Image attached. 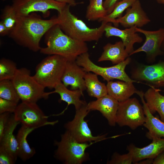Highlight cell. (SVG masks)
Instances as JSON below:
<instances>
[{"instance_id": "7a4b0ae2", "label": "cell", "mask_w": 164, "mask_h": 164, "mask_svg": "<svg viewBox=\"0 0 164 164\" xmlns=\"http://www.w3.org/2000/svg\"><path fill=\"white\" fill-rule=\"evenodd\" d=\"M46 46L41 48V53L61 56L68 61H75L81 54L88 52L86 42L71 38L65 33L58 24L51 27L44 35Z\"/></svg>"}, {"instance_id": "5b68a950", "label": "cell", "mask_w": 164, "mask_h": 164, "mask_svg": "<svg viewBox=\"0 0 164 164\" xmlns=\"http://www.w3.org/2000/svg\"><path fill=\"white\" fill-rule=\"evenodd\" d=\"M67 60L56 55H50L37 66L34 78L45 88H54L61 82Z\"/></svg>"}, {"instance_id": "b9f144b4", "label": "cell", "mask_w": 164, "mask_h": 164, "mask_svg": "<svg viewBox=\"0 0 164 164\" xmlns=\"http://www.w3.org/2000/svg\"><path fill=\"white\" fill-rule=\"evenodd\" d=\"M161 49L162 51L163 52V53H164V39L162 43Z\"/></svg>"}, {"instance_id": "7bdbcfd3", "label": "cell", "mask_w": 164, "mask_h": 164, "mask_svg": "<svg viewBox=\"0 0 164 164\" xmlns=\"http://www.w3.org/2000/svg\"><path fill=\"white\" fill-rule=\"evenodd\" d=\"M2 0L3 1H5L6 0Z\"/></svg>"}, {"instance_id": "277c9868", "label": "cell", "mask_w": 164, "mask_h": 164, "mask_svg": "<svg viewBox=\"0 0 164 164\" xmlns=\"http://www.w3.org/2000/svg\"><path fill=\"white\" fill-rule=\"evenodd\" d=\"M95 142H79L66 130L61 135L60 141L54 142L57 149L54 156L65 164H81L89 160V154L85 151Z\"/></svg>"}, {"instance_id": "484cf974", "label": "cell", "mask_w": 164, "mask_h": 164, "mask_svg": "<svg viewBox=\"0 0 164 164\" xmlns=\"http://www.w3.org/2000/svg\"><path fill=\"white\" fill-rule=\"evenodd\" d=\"M84 79L86 90L90 96L97 99L108 94L106 85L99 80L96 74L87 72Z\"/></svg>"}, {"instance_id": "5bb4252c", "label": "cell", "mask_w": 164, "mask_h": 164, "mask_svg": "<svg viewBox=\"0 0 164 164\" xmlns=\"http://www.w3.org/2000/svg\"><path fill=\"white\" fill-rule=\"evenodd\" d=\"M124 16L117 19L114 26L120 24L126 28L136 26L141 27L149 23L151 20L143 9L139 0H137L132 5L126 10Z\"/></svg>"}, {"instance_id": "9c48e42d", "label": "cell", "mask_w": 164, "mask_h": 164, "mask_svg": "<svg viewBox=\"0 0 164 164\" xmlns=\"http://www.w3.org/2000/svg\"><path fill=\"white\" fill-rule=\"evenodd\" d=\"M87 104L76 110L74 118L65 123L64 128L79 142H97L107 139L106 134L96 136L92 135L88 125L87 121L85 120L90 112L87 108Z\"/></svg>"}, {"instance_id": "ab89813d", "label": "cell", "mask_w": 164, "mask_h": 164, "mask_svg": "<svg viewBox=\"0 0 164 164\" xmlns=\"http://www.w3.org/2000/svg\"><path fill=\"white\" fill-rule=\"evenodd\" d=\"M145 160H143L140 161L137 164H153L154 159H145Z\"/></svg>"}, {"instance_id": "ffe728a7", "label": "cell", "mask_w": 164, "mask_h": 164, "mask_svg": "<svg viewBox=\"0 0 164 164\" xmlns=\"http://www.w3.org/2000/svg\"><path fill=\"white\" fill-rule=\"evenodd\" d=\"M20 123L15 119L14 114L10 115L3 134L0 138V147L9 151L16 160L18 157V142L13 132Z\"/></svg>"}, {"instance_id": "9a60e30c", "label": "cell", "mask_w": 164, "mask_h": 164, "mask_svg": "<svg viewBox=\"0 0 164 164\" xmlns=\"http://www.w3.org/2000/svg\"><path fill=\"white\" fill-rule=\"evenodd\" d=\"M119 102L108 94L90 102L87 104L88 110L100 112L107 120L108 124L114 126L116 124V114Z\"/></svg>"}, {"instance_id": "2e32d148", "label": "cell", "mask_w": 164, "mask_h": 164, "mask_svg": "<svg viewBox=\"0 0 164 164\" xmlns=\"http://www.w3.org/2000/svg\"><path fill=\"white\" fill-rule=\"evenodd\" d=\"M136 27L134 26L124 29H120L112 26L111 23H107L104 27L105 35L107 38L112 36L120 38L129 55L134 50V44L136 43H140L143 41L142 37L136 31Z\"/></svg>"}, {"instance_id": "d6a6232c", "label": "cell", "mask_w": 164, "mask_h": 164, "mask_svg": "<svg viewBox=\"0 0 164 164\" xmlns=\"http://www.w3.org/2000/svg\"><path fill=\"white\" fill-rule=\"evenodd\" d=\"M18 104L0 97V114L6 112L14 113Z\"/></svg>"}, {"instance_id": "d4e9b609", "label": "cell", "mask_w": 164, "mask_h": 164, "mask_svg": "<svg viewBox=\"0 0 164 164\" xmlns=\"http://www.w3.org/2000/svg\"><path fill=\"white\" fill-rule=\"evenodd\" d=\"M159 89L151 87L144 94L146 104L152 114L157 112L162 121L164 122V96Z\"/></svg>"}, {"instance_id": "7c38bea8", "label": "cell", "mask_w": 164, "mask_h": 164, "mask_svg": "<svg viewBox=\"0 0 164 164\" xmlns=\"http://www.w3.org/2000/svg\"><path fill=\"white\" fill-rule=\"evenodd\" d=\"M135 29L137 32L143 34L145 39L143 45L134 50L129 55V56L143 52L146 54V59L148 62H154L157 56L164 53L161 47L164 39V28H160L155 31H150L136 27Z\"/></svg>"}, {"instance_id": "e575fe53", "label": "cell", "mask_w": 164, "mask_h": 164, "mask_svg": "<svg viewBox=\"0 0 164 164\" xmlns=\"http://www.w3.org/2000/svg\"><path fill=\"white\" fill-rule=\"evenodd\" d=\"M10 116V113L9 112L0 114V138L3 134Z\"/></svg>"}, {"instance_id": "4fadbf2b", "label": "cell", "mask_w": 164, "mask_h": 164, "mask_svg": "<svg viewBox=\"0 0 164 164\" xmlns=\"http://www.w3.org/2000/svg\"><path fill=\"white\" fill-rule=\"evenodd\" d=\"M66 4L55 0H13L12 5L17 16H20L38 12L45 15L50 9L59 12Z\"/></svg>"}, {"instance_id": "83f0119b", "label": "cell", "mask_w": 164, "mask_h": 164, "mask_svg": "<svg viewBox=\"0 0 164 164\" xmlns=\"http://www.w3.org/2000/svg\"><path fill=\"white\" fill-rule=\"evenodd\" d=\"M103 0H89L86 14L89 21L98 20L108 14L103 6Z\"/></svg>"}, {"instance_id": "8d00e7d4", "label": "cell", "mask_w": 164, "mask_h": 164, "mask_svg": "<svg viewBox=\"0 0 164 164\" xmlns=\"http://www.w3.org/2000/svg\"><path fill=\"white\" fill-rule=\"evenodd\" d=\"M153 164H164V151L154 159Z\"/></svg>"}, {"instance_id": "ba28073f", "label": "cell", "mask_w": 164, "mask_h": 164, "mask_svg": "<svg viewBox=\"0 0 164 164\" xmlns=\"http://www.w3.org/2000/svg\"><path fill=\"white\" fill-rule=\"evenodd\" d=\"M145 120L143 106L136 98L119 102L116 122L120 127L127 126L135 130L143 125Z\"/></svg>"}, {"instance_id": "44dd1931", "label": "cell", "mask_w": 164, "mask_h": 164, "mask_svg": "<svg viewBox=\"0 0 164 164\" xmlns=\"http://www.w3.org/2000/svg\"><path fill=\"white\" fill-rule=\"evenodd\" d=\"M133 83L122 80L108 82V94L119 102L125 101L136 93L137 90Z\"/></svg>"}, {"instance_id": "52a82bcc", "label": "cell", "mask_w": 164, "mask_h": 164, "mask_svg": "<svg viewBox=\"0 0 164 164\" xmlns=\"http://www.w3.org/2000/svg\"><path fill=\"white\" fill-rule=\"evenodd\" d=\"M131 60V58L129 56L124 61L114 66L103 67L98 66L93 62L87 52L79 55L76 62L86 72H92L100 75L107 82L116 79L127 82H136L137 81L130 77L125 71L126 66Z\"/></svg>"}, {"instance_id": "603a6c76", "label": "cell", "mask_w": 164, "mask_h": 164, "mask_svg": "<svg viewBox=\"0 0 164 164\" xmlns=\"http://www.w3.org/2000/svg\"><path fill=\"white\" fill-rule=\"evenodd\" d=\"M54 89V91L47 92V94L49 95L53 93L58 94L60 97V101H63L67 104L66 108L69 105L73 104L76 110L87 104L85 101L80 99L83 93L80 90H70L61 82L58 84Z\"/></svg>"}, {"instance_id": "30bf717a", "label": "cell", "mask_w": 164, "mask_h": 164, "mask_svg": "<svg viewBox=\"0 0 164 164\" xmlns=\"http://www.w3.org/2000/svg\"><path fill=\"white\" fill-rule=\"evenodd\" d=\"M15 119L22 125L37 128L47 125H53L58 120L49 121L46 116L36 103L22 102L14 113Z\"/></svg>"}, {"instance_id": "7402d4cb", "label": "cell", "mask_w": 164, "mask_h": 164, "mask_svg": "<svg viewBox=\"0 0 164 164\" xmlns=\"http://www.w3.org/2000/svg\"><path fill=\"white\" fill-rule=\"evenodd\" d=\"M103 51L98 60V62L111 61L114 64H118L129 56L121 41L112 44L108 43L103 48Z\"/></svg>"}, {"instance_id": "f546056e", "label": "cell", "mask_w": 164, "mask_h": 164, "mask_svg": "<svg viewBox=\"0 0 164 164\" xmlns=\"http://www.w3.org/2000/svg\"><path fill=\"white\" fill-rule=\"evenodd\" d=\"M18 69L15 63L12 60L2 58L0 60V81L12 80Z\"/></svg>"}, {"instance_id": "e0dca14e", "label": "cell", "mask_w": 164, "mask_h": 164, "mask_svg": "<svg viewBox=\"0 0 164 164\" xmlns=\"http://www.w3.org/2000/svg\"><path fill=\"white\" fill-rule=\"evenodd\" d=\"M86 73L76 60H67L61 82L67 87L70 86L71 90H80L83 92L86 89L84 79Z\"/></svg>"}, {"instance_id": "d6986e66", "label": "cell", "mask_w": 164, "mask_h": 164, "mask_svg": "<svg viewBox=\"0 0 164 164\" xmlns=\"http://www.w3.org/2000/svg\"><path fill=\"white\" fill-rule=\"evenodd\" d=\"M140 98L143 104V108L145 116V122L143 125L148 130L146 134L148 138H164V122L154 116L149 111L144 97V93L137 91L136 93Z\"/></svg>"}, {"instance_id": "8fae6325", "label": "cell", "mask_w": 164, "mask_h": 164, "mask_svg": "<svg viewBox=\"0 0 164 164\" xmlns=\"http://www.w3.org/2000/svg\"><path fill=\"white\" fill-rule=\"evenodd\" d=\"M144 82L151 87H164V60L150 65L138 64L131 71V77Z\"/></svg>"}, {"instance_id": "4dcf8cb0", "label": "cell", "mask_w": 164, "mask_h": 164, "mask_svg": "<svg viewBox=\"0 0 164 164\" xmlns=\"http://www.w3.org/2000/svg\"><path fill=\"white\" fill-rule=\"evenodd\" d=\"M17 17V15L12 5H6L3 9L1 20L10 32L14 27Z\"/></svg>"}, {"instance_id": "4316f807", "label": "cell", "mask_w": 164, "mask_h": 164, "mask_svg": "<svg viewBox=\"0 0 164 164\" xmlns=\"http://www.w3.org/2000/svg\"><path fill=\"white\" fill-rule=\"evenodd\" d=\"M137 0H121L116 4L113 11L104 17L100 19L99 22L112 23L115 25V20L122 16L124 11L131 7Z\"/></svg>"}, {"instance_id": "74e56055", "label": "cell", "mask_w": 164, "mask_h": 164, "mask_svg": "<svg viewBox=\"0 0 164 164\" xmlns=\"http://www.w3.org/2000/svg\"><path fill=\"white\" fill-rule=\"evenodd\" d=\"M9 31L6 28L3 22L1 20L0 21V35L1 36H5L9 35Z\"/></svg>"}, {"instance_id": "3957f363", "label": "cell", "mask_w": 164, "mask_h": 164, "mask_svg": "<svg viewBox=\"0 0 164 164\" xmlns=\"http://www.w3.org/2000/svg\"><path fill=\"white\" fill-rule=\"evenodd\" d=\"M70 6L66 4L58 12V24L63 31L71 38L80 41H98L104 32V27L107 23L103 21L97 28L89 27L82 20L71 13Z\"/></svg>"}, {"instance_id": "ac0fdd59", "label": "cell", "mask_w": 164, "mask_h": 164, "mask_svg": "<svg viewBox=\"0 0 164 164\" xmlns=\"http://www.w3.org/2000/svg\"><path fill=\"white\" fill-rule=\"evenodd\" d=\"M148 145L139 148L131 144L128 146L127 150L133 156V163L136 164L140 161L147 159H154L164 151V138H154Z\"/></svg>"}, {"instance_id": "1f68e13d", "label": "cell", "mask_w": 164, "mask_h": 164, "mask_svg": "<svg viewBox=\"0 0 164 164\" xmlns=\"http://www.w3.org/2000/svg\"><path fill=\"white\" fill-rule=\"evenodd\" d=\"M133 163L132 153L129 152L127 154L121 155L115 152L113 153L111 159L107 162L108 164H131Z\"/></svg>"}, {"instance_id": "6da1fadb", "label": "cell", "mask_w": 164, "mask_h": 164, "mask_svg": "<svg viewBox=\"0 0 164 164\" xmlns=\"http://www.w3.org/2000/svg\"><path fill=\"white\" fill-rule=\"evenodd\" d=\"M58 23L57 17L44 19L33 12L17 16L15 26L8 35L18 44L36 52L41 48L40 42L42 37Z\"/></svg>"}, {"instance_id": "836d02e7", "label": "cell", "mask_w": 164, "mask_h": 164, "mask_svg": "<svg viewBox=\"0 0 164 164\" xmlns=\"http://www.w3.org/2000/svg\"><path fill=\"white\" fill-rule=\"evenodd\" d=\"M16 160L7 150L0 147V164H13Z\"/></svg>"}, {"instance_id": "d590c367", "label": "cell", "mask_w": 164, "mask_h": 164, "mask_svg": "<svg viewBox=\"0 0 164 164\" xmlns=\"http://www.w3.org/2000/svg\"><path fill=\"white\" fill-rule=\"evenodd\" d=\"M121 0H104L103 6L107 10L108 14L111 13L114 9L116 3Z\"/></svg>"}, {"instance_id": "8992f818", "label": "cell", "mask_w": 164, "mask_h": 164, "mask_svg": "<svg viewBox=\"0 0 164 164\" xmlns=\"http://www.w3.org/2000/svg\"><path fill=\"white\" fill-rule=\"evenodd\" d=\"M22 102L36 103L39 100L47 99L49 95L45 88L31 76L26 68L18 69L12 80Z\"/></svg>"}, {"instance_id": "f1b7e54d", "label": "cell", "mask_w": 164, "mask_h": 164, "mask_svg": "<svg viewBox=\"0 0 164 164\" xmlns=\"http://www.w3.org/2000/svg\"><path fill=\"white\" fill-rule=\"evenodd\" d=\"M0 97L18 104L20 99L12 80L0 81Z\"/></svg>"}, {"instance_id": "f35d334b", "label": "cell", "mask_w": 164, "mask_h": 164, "mask_svg": "<svg viewBox=\"0 0 164 164\" xmlns=\"http://www.w3.org/2000/svg\"><path fill=\"white\" fill-rule=\"evenodd\" d=\"M58 2L61 3H64L69 4L70 6H75L76 5L77 3L75 0H55Z\"/></svg>"}, {"instance_id": "cb8c5ba5", "label": "cell", "mask_w": 164, "mask_h": 164, "mask_svg": "<svg viewBox=\"0 0 164 164\" xmlns=\"http://www.w3.org/2000/svg\"><path fill=\"white\" fill-rule=\"evenodd\" d=\"M35 128H30L22 125L18 131L16 138L18 142V157L24 161L29 159L36 153L34 148H31L27 139L28 135Z\"/></svg>"}, {"instance_id": "60d3db41", "label": "cell", "mask_w": 164, "mask_h": 164, "mask_svg": "<svg viewBox=\"0 0 164 164\" xmlns=\"http://www.w3.org/2000/svg\"><path fill=\"white\" fill-rule=\"evenodd\" d=\"M156 1L160 4L164 5V0H155Z\"/></svg>"}]
</instances>
